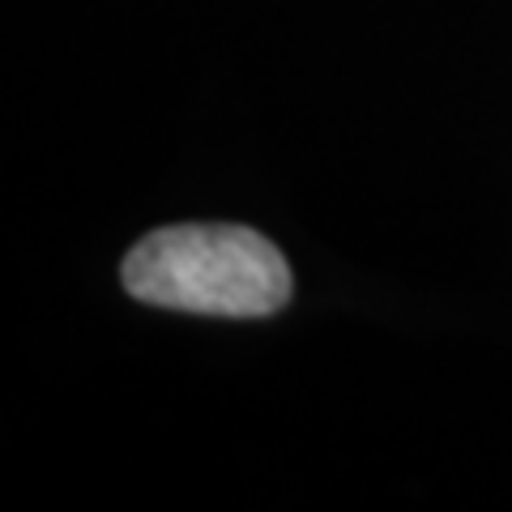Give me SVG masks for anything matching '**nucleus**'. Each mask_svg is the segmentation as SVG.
I'll return each instance as SVG.
<instances>
[{
  "label": "nucleus",
  "instance_id": "nucleus-1",
  "mask_svg": "<svg viewBox=\"0 0 512 512\" xmlns=\"http://www.w3.org/2000/svg\"><path fill=\"white\" fill-rule=\"evenodd\" d=\"M128 295L197 316H274L291 299V265L248 227H167L124 256Z\"/></svg>",
  "mask_w": 512,
  "mask_h": 512
}]
</instances>
